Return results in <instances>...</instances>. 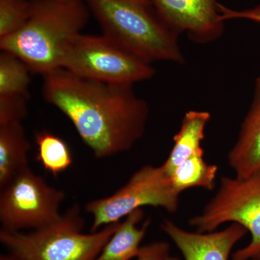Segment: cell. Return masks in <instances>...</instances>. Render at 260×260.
I'll return each mask as SVG.
<instances>
[{
	"label": "cell",
	"instance_id": "9",
	"mask_svg": "<svg viewBox=\"0 0 260 260\" xmlns=\"http://www.w3.org/2000/svg\"><path fill=\"white\" fill-rule=\"evenodd\" d=\"M166 23L179 36L207 44L223 35L217 0H150Z\"/></svg>",
	"mask_w": 260,
	"mask_h": 260
},
{
	"label": "cell",
	"instance_id": "14",
	"mask_svg": "<svg viewBox=\"0 0 260 260\" xmlns=\"http://www.w3.org/2000/svg\"><path fill=\"white\" fill-rule=\"evenodd\" d=\"M144 215V210L140 208L126 216L95 260H130L136 257L150 223L148 219L143 226H138Z\"/></svg>",
	"mask_w": 260,
	"mask_h": 260
},
{
	"label": "cell",
	"instance_id": "20",
	"mask_svg": "<svg viewBox=\"0 0 260 260\" xmlns=\"http://www.w3.org/2000/svg\"><path fill=\"white\" fill-rule=\"evenodd\" d=\"M136 260H180L170 254V246L167 242H155L140 246Z\"/></svg>",
	"mask_w": 260,
	"mask_h": 260
},
{
	"label": "cell",
	"instance_id": "6",
	"mask_svg": "<svg viewBox=\"0 0 260 260\" xmlns=\"http://www.w3.org/2000/svg\"><path fill=\"white\" fill-rule=\"evenodd\" d=\"M61 68L88 79L134 85L153 78V65L102 36L78 34L70 39L61 57Z\"/></svg>",
	"mask_w": 260,
	"mask_h": 260
},
{
	"label": "cell",
	"instance_id": "5",
	"mask_svg": "<svg viewBox=\"0 0 260 260\" xmlns=\"http://www.w3.org/2000/svg\"><path fill=\"white\" fill-rule=\"evenodd\" d=\"M226 223L239 224L251 234V242L235 251L232 260H260V167L246 177H222L216 193L189 220L200 233Z\"/></svg>",
	"mask_w": 260,
	"mask_h": 260
},
{
	"label": "cell",
	"instance_id": "11",
	"mask_svg": "<svg viewBox=\"0 0 260 260\" xmlns=\"http://www.w3.org/2000/svg\"><path fill=\"white\" fill-rule=\"evenodd\" d=\"M227 157L238 177H247L260 167V77L254 81L250 107Z\"/></svg>",
	"mask_w": 260,
	"mask_h": 260
},
{
	"label": "cell",
	"instance_id": "22",
	"mask_svg": "<svg viewBox=\"0 0 260 260\" xmlns=\"http://www.w3.org/2000/svg\"><path fill=\"white\" fill-rule=\"evenodd\" d=\"M0 260H22L18 256L15 255V254L10 253L9 254H3L0 256Z\"/></svg>",
	"mask_w": 260,
	"mask_h": 260
},
{
	"label": "cell",
	"instance_id": "18",
	"mask_svg": "<svg viewBox=\"0 0 260 260\" xmlns=\"http://www.w3.org/2000/svg\"><path fill=\"white\" fill-rule=\"evenodd\" d=\"M32 11V0H0V38L21 28Z\"/></svg>",
	"mask_w": 260,
	"mask_h": 260
},
{
	"label": "cell",
	"instance_id": "13",
	"mask_svg": "<svg viewBox=\"0 0 260 260\" xmlns=\"http://www.w3.org/2000/svg\"><path fill=\"white\" fill-rule=\"evenodd\" d=\"M30 148L22 122L0 125V188L29 167Z\"/></svg>",
	"mask_w": 260,
	"mask_h": 260
},
{
	"label": "cell",
	"instance_id": "19",
	"mask_svg": "<svg viewBox=\"0 0 260 260\" xmlns=\"http://www.w3.org/2000/svg\"><path fill=\"white\" fill-rule=\"evenodd\" d=\"M28 98L24 95H0V125L22 122L28 115Z\"/></svg>",
	"mask_w": 260,
	"mask_h": 260
},
{
	"label": "cell",
	"instance_id": "17",
	"mask_svg": "<svg viewBox=\"0 0 260 260\" xmlns=\"http://www.w3.org/2000/svg\"><path fill=\"white\" fill-rule=\"evenodd\" d=\"M30 69L18 56L8 51L0 54V95L29 97Z\"/></svg>",
	"mask_w": 260,
	"mask_h": 260
},
{
	"label": "cell",
	"instance_id": "2",
	"mask_svg": "<svg viewBox=\"0 0 260 260\" xmlns=\"http://www.w3.org/2000/svg\"><path fill=\"white\" fill-rule=\"evenodd\" d=\"M32 2L28 21L0 38V48L20 58L31 73L44 76L61 68L65 47L88 23L90 10L84 0Z\"/></svg>",
	"mask_w": 260,
	"mask_h": 260
},
{
	"label": "cell",
	"instance_id": "15",
	"mask_svg": "<svg viewBox=\"0 0 260 260\" xmlns=\"http://www.w3.org/2000/svg\"><path fill=\"white\" fill-rule=\"evenodd\" d=\"M218 166L208 164L204 152L193 154L175 169L171 178L176 190L181 192L191 188L213 191L216 185Z\"/></svg>",
	"mask_w": 260,
	"mask_h": 260
},
{
	"label": "cell",
	"instance_id": "4",
	"mask_svg": "<svg viewBox=\"0 0 260 260\" xmlns=\"http://www.w3.org/2000/svg\"><path fill=\"white\" fill-rule=\"evenodd\" d=\"M120 223L85 234V219L76 203L56 221L31 232L1 229L0 242L22 260H95Z\"/></svg>",
	"mask_w": 260,
	"mask_h": 260
},
{
	"label": "cell",
	"instance_id": "8",
	"mask_svg": "<svg viewBox=\"0 0 260 260\" xmlns=\"http://www.w3.org/2000/svg\"><path fill=\"white\" fill-rule=\"evenodd\" d=\"M66 194L51 186L30 167L0 188L2 229L20 232L37 229L60 218L59 208Z\"/></svg>",
	"mask_w": 260,
	"mask_h": 260
},
{
	"label": "cell",
	"instance_id": "12",
	"mask_svg": "<svg viewBox=\"0 0 260 260\" xmlns=\"http://www.w3.org/2000/svg\"><path fill=\"white\" fill-rule=\"evenodd\" d=\"M211 115L207 111L190 110L184 114L180 128L174 137V145L162 164L169 177L181 164L193 154L204 152L202 143Z\"/></svg>",
	"mask_w": 260,
	"mask_h": 260
},
{
	"label": "cell",
	"instance_id": "10",
	"mask_svg": "<svg viewBox=\"0 0 260 260\" xmlns=\"http://www.w3.org/2000/svg\"><path fill=\"white\" fill-rule=\"evenodd\" d=\"M160 228L181 251L184 260H229L234 246L248 232L238 223L218 232H191L169 219L162 220Z\"/></svg>",
	"mask_w": 260,
	"mask_h": 260
},
{
	"label": "cell",
	"instance_id": "1",
	"mask_svg": "<svg viewBox=\"0 0 260 260\" xmlns=\"http://www.w3.org/2000/svg\"><path fill=\"white\" fill-rule=\"evenodd\" d=\"M134 85L104 83L64 69L44 75V100L73 123L97 158L129 151L144 135L150 108Z\"/></svg>",
	"mask_w": 260,
	"mask_h": 260
},
{
	"label": "cell",
	"instance_id": "3",
	"mask_svg": "<svg viewBox=\"0 0 260 260\" xmlns=\"http://www.w3.org/2000/svg\"><path fill=\"white\" fill-rule=\"evenodd\" d=\"M104 35L153 64H183L179 35L162 20L150 0H84Z\"/></svg>",
	"mask_w": 260,
	"mask_h": 260
},
{
	"label": "cell",
	"instance_id": "16",
	"mask_svg": "<svg viewBox=\"0 0 260 260\" xmlns=\"http://www.w3.org/2000/svg\"><path fill=\"white\" fill-rule=\"evenodd\" d=\"M36 159L54 177L64 172L73 164V155L64 140L49 131L39 132L35 136Z\"/></svg>",
	"mask_w": 260,
	"mask_h": 260
},
{
	"label": "cell",
	"instance_id": "7",
	"mask_svg": "<svg viewBox=\"0 0 260 260\" xmlns=\"http://www.w3.org/2000/svg\"><path fill=\"white\" fill-rule=\"evenodd\" d=\"M180 194L172 178L159 167L146 165L132 175L125 185L111 196L89 202L85 211L93 216L90 232L120 222L135 210L146 206L162 208L175 213L179 208Z\"/></svg>",
	"mask_w": 260,
	"mask_h": 260
},
{
	"label": "cell",
	"instance_id": "23",
	"mask_svg": "<svg viewBox=\"0 0 260 260\" xmlns=\"http://www.w3.org/2000/svg\"><path fill=\"white\" fill-rule=\"evenodd\" d=\"M63 1H71V0H63Z\"/></svg>",
	"mask_w": 260,
	"mask_h": 260
},
{
	"label": "cell",
	"instance_id": "21",
	"mask_svg": "<svg viewBox=\"0 0 260 260\" xmlns=\"http://www.w3.org/2000/svg\"><path fill=\"white\" fill-rule=\"evenodd\" d=\"M218 8L220 20L225 22L232 19H245L260 23V5L250 9L235 10L231 9L218 3Z\"/></svg>",
	"mask_w": 260,
	"mask_h": 260
}]
</instances>
